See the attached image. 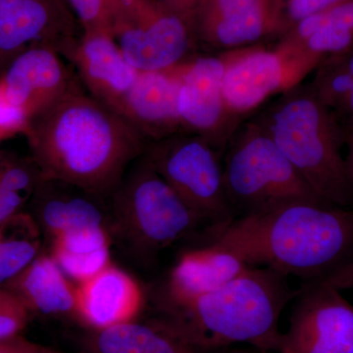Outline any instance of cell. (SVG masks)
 <instances>
[{
  "instance_id": "484cf974",
  "label": "cell",
  "mask_w": 353,
  "mask_h": 353,
  "mask_svg": "<svg viewBox=\"0 0 353 353\" xmlns=\"http://www.w3.org/2000/svg\"><path fill=\"white\" fill-rule=\"evenodd\" d=\"M64 2L82 32H110L109 22L113 0H64Z\"/></svg>"
},
{
  "instance_id": "ffe728a7",
  "label": "cell",
  "mask_w": 353,
  "mask_h": 353,
  "mask_svg": "<svg viewBox=\"0 0 353 353\" xmlns=\"http://www.w3.org/2000/svg\"><path fill=\"white\" fill-rule=\"evenodd\" d=\"M6 288L19 296L30 312L75 314L76 287L51 255L39 254Z\"/></svg>"
},
{
  "instance_id": "44dd1931",
  "label": "cell",
  "mask_w": 353,
  "mask_h": 353,
  "mask_svg": "<svg viewBox=\"0 0 353 353\" xmlns=\"http://www.w3.org/2000/svg\"><path fill=\"white\" fill-rule=\"evenodd\" d=\"M88 353H212L190 345L161 320L132 321L94 331L87 341ZM214 353V352H213Z\"/></svg>"
},
{
  "instance_id": "d6986e66",
  "label": "cell",
  "mask_w": 353,
  "mask_h": 353,
  "mask_svg": "<svg viewBox=\"0 0 353 353\" xmlns=\"http://www.w3.org/2000/svg\"><path fill=\"white\" fill-rule=\"evenodd\" d=\"M32 194L39 219L52 238L75 230L104 226L99 201L103 197L61 181L43 178Z\"/></svg>"
},
{
  "instance_id": "6da1fadb",
  "label": "cell",
  "mask_w": 353,
  "mask_h": 353,
  "mask_svg": "<svg viewBox=\"0 0 353 353\" xmlns=\"http://www.w3.org/2000/svg\"><path fill=\"white\" fill-rule=\"evenodd\" d=\"M43 179L108 197L148 141L122 115L78 82L41 112L25 134Z\"/></svg>"
},
{
  "instance_id": "30bf717a",
  "label": "cell",
  "mask_w": 353,
  "mask_h": 353,
  "mask_svg": "<svg viewBox=\"0 0 353 353\" xmlns=\"http://www.w3.org/2000/svg\"><path fill=\"white\" fill-rule=\"evenodd\" d=\"M279 353H353V305L326 281L303 283Z\"/></svg>"
},
{
  "instance_id": "603a6c76",
  "label": "cell",
  "mask_w": 353,
  "mask_h": 353,
  "mask_svg": "<svg viewBox=\"0 0 353 353\" xmlns=\"http://www.w3.org/2000/svg\"><path fill=\"white\" fill-rule=\"evenodd\" d=\"M38 224L18 212L0 224V287H6L39 255Z\"/></svg>"
},
{
  "instance_id": "5b68a950",
  "label": "cell",
  "mask_w": 353,
  "mask_h": 353,
  "mask_svg": "<svg viewBox=\"0 0 353 353\" xmlns=\"http://www.w3.org/2000/svg\"><path fill=\"white\" fill-rule=\"evenodd\" d=\"M222 160L225 192L234 219L294 202L331 205L311 189L254 120L236 127Z\"/></svg>"
},
{
  "instance_id": "d4e9b609",
  "label": "cell",
  "mask_w": 353,
  "mask_h": 353,
  "mask_svg": "<svg viewBox=\"0 0 353 353\" xmlns=\"http://www.w3.org/2000/svg\"><path fill=\"white\" fill-rule=\"evenodd\" d=\"M41 176L32 158L27 160L0 162V190L31 196Z\"/></svg>"
},
{
  "instance_id": "4fadbf2b",
  "label": "cell",
  "mask_w": 353,
  "mask_h": 353,
  "mask_svg": "<svg viewBox=\"0 0 353 353\" xmlns=\"http://www.w3.org/2000/svg\"><path fill=\"white\" fill-rule=\"evenodd\" d=\"M189 19L196 43L230 51L275 31L283 15L277 0H203Z\"/></svg>"
},
{
  "instance_id": "e0dca14e",
  "label": "cell",
  "mask_w": 353,
  "mask_h": 353,
  "mask_svg": "<svg viewBox=\"0 0 353 353\" xmlns=\"http://www.w3.org/2000/svg\"><path fill=\"white\" fill-rule=\"evenodd\" d=\"M178 94L175 69L139 72L120 114L148 143L185 132L179 115Z\"/></svg>"
},
{
  "instance_id": "e575fe53",
  "label": "cell",
  "mask_w": 353,
  "mask_h": 353,
  "mask_svg": "<svg viewBox=\"0 0 353 353\" xmlns=\"http://www.w3.org/2000/svg\"><path fill=\"white\" fill-rule=\"evenodd\" d=\"M336 113L340 115L341 118L353 119V90L350 92V94L347 95L340 110Z\"/></svg>"
},
{
  "instance_id": "9c48e42d",
  "label": "cell",
  "mask_w": 353,
  "mask_h": 353,
  "mask_svg": "<svg viewBox=\"0 0 353 353\" xmlns=\"http://www.w3.org/2000/svg\"><path fill=\"white\" fill-rule=\"evenodd\" d=\"M223 57V95L234 117L296 87L323 59L282 43L274 50L248 46L230 50Z\"/></svg>"
},
{
  "instance_id": "7a4b0ae2",
  "label": "cell",
  "mask_w": 353,
  "mask_h": 353,
  "mask_svg": "<svg viewBox=\"0 0 353 353\" xmlns=\"http://www.w3.org/2000/svg\"><path fill=\"white\" fill-rule=\"evenodd\" d=\"M210 245L248 266H264L303 283L327 281L353 261V208L285 204L211 228Z\"/></svg>"
},
{
  "instance_id": "ba28073f",
  "label": "cell",
  "mask_w": 353,
  "mask_h": 353,
  "mask_svg": "<svg viewBox=\"0 0 353 353\" xmlns=\"http://www.w3.org/2000/svg\"><path fill=\"white\" fill-rule=\"evenodd\" d=\"M109 28L139 72L168 71L194 57L190 19L158 0H113Z\"/></svg>"
},
{
  "instance_id": "d590c367",
  "label": "cell",
  "mask_w": 353,
  "mask_h": 353,
  "mask_svg": "<svg viewBox=\"0 0 353 353\" xmlns=\"http://www.w3.org/2000/svg\"><path fill=\"white\" fill-rule=\"evenodd\" d=\"M232 353H267L259 348L252 347V350H232Z\"/></svg>"
},
{
  "instance_id": "277c9868",
  "label": "cell",
  "mask_w": 353,
  "mask_h": 353,
  "mask_svg": "<svg viewBox=\"0 0 353 353\" xmlns=\"http://www.w3.org/2000/svg\"><path fill=\"white\" fill-rule=\"evenodd\" d=\"M253 120L318 196L331 205L353 208V182L343 153V121L316 97L310 85L283 92Z\"/></svg>"
},
{
  "instance_id": "83f0119b",
  "label": "cell",
  "mask_w": 353,
  "mask_h": 353,
  "mask_svg": "<svg viewBox=\"0 0 353 353\" xmlns=\"http://www.w3.org/2000/svg\"><path fill=\"white\" fill-rule=\"evenodd\" d=\"M30 117L24 110L14 105L0 90V141L17 134H25Z\"/></svg>"
},
{
  "instance_id": "d6a6232c",
  "label": "cell",
  "mask_w": 353,
  "mask_h": 353,
  "mask_svg": "<svg viewBox=\"0 0 353 353\" xmlns=\"http://www.w3.org/2000/svg\"><path fill=\"white\" fill-rule=\"evenodd\" d=\"M165 6L170 8L171 10L175 11L179 14L189 18L190 14L194 12L203 0H158Z\"/></svg>"
},
{
  "instance_id": "52a82bcc",
  "label": "cell",
  "mask_w": 353,
  "mask_h": 353,
  "mask_svg": "<svg viewBox=\"0 0 353 353\" xmlns=\"http://www.w3.org/2000/svg\"><path fill=\"white\" fill-rule=\"evenodd\" d=\"M143 155L210 228L234 219L225 192L223 153L208 139L194 132H176L148 143Z\"/></svg>"
},
{
  "instance_id": "cb8c5ba5",
  "label": "cell",
  "mask_w": 353,
  "mask_h": 353,
  "mask_svg": "<svg viewBox=\"0 0 353 353\" xmlns=\"http://www.w3.org/2000/svg\"><path fill=\"white\" fill-rule=\"evenodd\" d=\"M310 87L316 97L338 112L353 90V46L323 58Z\"/></svg>"
},
{
  "instance_id": "f546056e",
  "label": "cell",
  "mask_w": 353,
  "mask_h": 353,
  "mask_svg": "<svg viewBox=\"0 0 353 353\" xmlns=\"http://www.w3.org/2000/svg\"><path fill=\"white\" fill-rule=\"evenodd\" d=\"M27 199L24 194L0 190V224L20 212V209Z\"/></svg>"
},
{
  "instance_id": "9a60e30c",
  "label": "cell",
  "mask_w": 353,
  "mask_h": 353,
  "mask_svg": "<svg viewBox=\"0 0 353 353\" xmlns=\"http://www.w3.org/2000/svg\"><path fill=\"white\" fill-rule=\"evenodd\" d=\"M62 55L76 70L88 94L120 114L139 72L128 61L112 34L82 32Z\"/></svg>"
},
{
  "instance_id": "8fae6325",
  "label": "cell",
  "mask_w": 353,
  "mask_h": 353,
  "mask_svg": "<svg viewBox=\"0 0 353 353\" xmlns=\"http://www.w3.org/2000/svg\"><path fill=\"white\" fill-rule=\"evenodd\" d=\"M179 79L178 111L185 132L208 139L224 152L234 130V116L223 95L225 60L221 57H192L174 67Z\"/></svg>"
},
{
  "instance_id": "8992f818",
  "label": "cell",
  "mask_w": 353,
  "mask_h": 353,
  "mask_svg": "<svg viewBox=\"0 0 353 353\" xmlns=\"http://www.w3.org/2000/svg\"><path fill=\"white\" fill-rule=\"evenodd\" d=\"M117 229L139 254L158 253L208 223L192 210L141 155L110 196Z\"/></svg>"
},
{
  "instance_id": "4dcf8cb0",
  "label": "cell",
  "mask_w": 353,
  "mask_h": 353,
  "mask_svg": "<svg viewBox=\"0 0 353 353\" xmlns=\"http://www.w3.org/2000/svg\"><path fill=\"white\" fill-rule=\"evenodd\" d=\"M0 353H53L46 348L19 336L10 340L0 341Z\"/></svg>"
},
{
  "instance_id": "7402d4cb",
  "label": "cell",
  "mask_w": 353,
  "mask_h": 353,
  "mask_svg": "<svg viewBox=\"0 0 353 353\" xmlns=\"http://www.w3.org/2000/svg\"><path fill=\"white\" fill-rule=\"evenodd\" d=\"M51 257L79 284L105 269L110 261V238L104 227L85 228L53 238Z\"/></svg>"
},
{
  "instance_id": "7c38bea8",
  "label": "cell",
  "mask_w": 353,
  "mask_h": 353,
  "mask_svg": "<svg viewBox=\"0 0 353 353\" xmlns=\"http://www.w3.org/2000/svg\"><path fill=\"white\" fill-rule=\"evenodd\" d=\"M62 0H0V70L36 43L63 52L82 34Z\"/></svg>"
},
{
  "instance_id": "836d02e7",
  "label": "cell",
  "mask_w": 353,
  "mask_h": 353,
  "mask_svg": "<svg viewBox=\"0 0 353 353\" xmlns=\"http://www.w3.org/2000/svg\"><path fill=\"white\" fill-rule=\"evenodd\" d=\"M345 132V160H347L348 173L353 182V119L341 118Z\"/></svg>"
},
{
  "instance_id": "ac0fdd59",
  "label": "cell",
  "mask_w": 353,
  "mask_h": 353,
  "mask_svg": "<svg viewBox=\"0 0 353 353\" xmlns=\"http://www.w3.org/2000/svg\"><path fill=\"white\" fill-rule=\"evenodd\" d=\"M252 266L214 245L183 253L172 269L160 305H178L214 292Z\"/></svg>"
},
{
  "instance_id": "5bb4252c",
  "label": "cell",
  "mask_w": 353,
  "mask_h": 353,
  "mask_svg": "<svg viewBox=\"0 0 353 353\" xmlns=\"http://www.w3.org/2000/svg\"><path fill=\"white\" fill-rule=\"evenodd\" d=\"M67 62L54 46L32 44L2 70L0 90L31 120L80 82Z\"/></svg>"
},
{
  "instance_id": "8d00e7d4",
  "label": "cell",
  "mask_w": 353,
  "mask_h": 353,
  "mask_svg": "<svg viewBox=\"0 0 353 353\" xmlns=\"http://www.w3.org/2000/svg\"><path fill=\"white\" fill-rule=\"evenodd\" d=\"M62 1H63V2H64V0H62ZM64 3H65V2H64ZM65 4H66V3H65ZM67 7H68V6H67Z\"/></svg>"
},
{
  "instance_id": "4316f807",
  "label": "cell",
  "mask_w": 353,
  "mask_h": 353,
  "mask_svg": "<svg viewBox=\"0 0 353 353\" xmlns=\"http://www.w3.org/2000/svg\"><path fill=\"white\" fill-rule=\"evenodd\" d=\"M30 313L19 296L0 287V341L19 336L29 322Z\"/></svg>"
},
{
  "instance_id": "1f68e13d",
  "label": "cell",
  "mask_w": 353,
  "mask_h": 353,
  "mask_svg": "<svg viewBox=\"0 0 353 353\" xmlns=\"http://www.w3.org/2000/svg\"><path fill=\"white\" fill-rule=\"evenodd\" d=\"M338 290L353 289V261L326 281Z\"/></svg>"
},
{
  "instance_id": "3957f363",
  "label": "cell",
  "mask_w": 353,
  "mask_h": 353,
  "mask_svg": "<svg viewBox=\"0 0 353 353\" xmlns=\"http://www.w3.org/2000/svg\"><path fill=\"white\" fill-rule=\"evenodd\" d=\"M296 294L282 274L250 267L240 277L190 303L160 305L159 320L206 352L234 343L267 352L275 350L281 334L279 318Z\"/></svg>"
},
{
  "instance_id": "f1b7e54d",
  "label": "cell",
  "mask_w": 353,
  "mask_h": 353,
  "mask_svg": "<svg viewBox=\"0 0 353 353\" xmlns=\"http://www.w3.org/2000/svg\"><path fill=\"white\" fill-rule=\"evenodd\" d=\"M345 0H288L283 15L285 16V20L290 23L292 28L303 18L321 12Z\"/></svg>"
},
{
  "instance_id": "2e32d148",
  "label": "cell",
  "mask_w": 353,
  "mask_h": 353,
  "mask_svg": "<svg viewBox=\"0 0 353 353\" xmlns=\"http://www.w3.org/2000/svg\"><path fill=\"white\" fill-rule=\"evenodd\" d=\"M143 301L136 279L111 264L76 287L75 314L94 331H101L136 321Z\"/></svg>"
}]
</instances>
